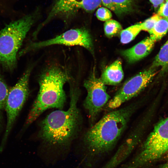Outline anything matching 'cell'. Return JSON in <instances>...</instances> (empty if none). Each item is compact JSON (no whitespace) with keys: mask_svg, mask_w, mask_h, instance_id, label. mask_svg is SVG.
<instances>
[{"mask_svg":"<svg viewBox=\"0 0 168 168\" xmlns=\"http://www.w3.org/2000/svg\"><path fill=\"white\" fill-rule=\"evenodd\" d=\"M138 103L111 111L92 125L85 134L84 142L89 153L101 156L114 147L124 132Z\"/></svg>","mask_w":168,"mask_h":168,"instance_id":"6da1fadb","label":"cell"},{"mask_svg":"<svg viewBox=\"0 0 168 168\" xmlns=\"http://www.w3.org/2000/svg\"><path fill=\"white\" fill-rule=\"evenodd\" d=\"M69 79L67 72L57 65L49 66L42 71L38 81L39 90L28 114L26 126L30 125L47 109H63L66 101L63 86Z\"/></svg>","mask_w":168,"mask_h":168,"instance_id":"7a4b0ae2","label":"cell"},{"mask_svg":"<svg viewBox=\"0 0 168 168\" xmlns=\"http://www.w3.org/2000/svg\"><path fill=\"white\" fill-rule=\"evenodd\" d=\"M70 89L71 100L68 109L52 112L41 123L40 137L46 142L54 145L67 143L77 132L80 123L77 105L79 91L77 87L72 86Z\"/></svg>","mask_w":168,"mask_h":168,"instance_id":"3957f363","label":"cell"},{"mask_svg":"<svg viewBox=\"0 0 168 168\" xmlns=\"http://www.w3.org/2000/svg\"><path fill=\"white\" fill-rule=\"evenodd\" d=\"M38 14L36 10L0 30V65L5 71L12 72L16 68L18 52Z\"/></svg>","mask_w":168,"mask_h":168,"instance_id":"277c9868","label":"cell"},{"mask_svg":"<svg viewBox=\"0 0 168 168\" xmlns=\"http://www.w3.org/2000/svg\"><path fill=\"white\" fill-rule=\"evenodd\" d=\"M168 150V117L157 123L135 156L120 168H144Z\"/></svg>","mask_w":168,"mask_h":168,"instance_id":"5b68a950","label":"cell"},{"mask_svg":"<svg viewBox=\"0 0 168 168\" xmlns=\"http://www.w3.org/2000/svg\"><path fill=\"white\" fill-rule=\"evenodd\" d=\"M33 66H29L15 85L9 89L5 109L7 123L0 152L3 150L16 119L29 96V80Z\"/></svg>","mask_w":168,"mask_h":168,"instance_id":"8992f818","label":"cell"},{"mask_svg":"<svg viewBox=\"0 0 168 168\" xmlns=\"http://www.w3.org/2000/svg\"><path fill=\"white\" fill-rule=\"evenodd\" d=\"M54 45L78 46L84 47L92 54L94 51L90 34L86 28L81 27L69 30L54 38L46 40L30 42L19 52L18 56L20 57L31 51Z\"/></svg>","mask_w":168,"mask_h":168,"instance_id":"52a82bcc","label":"cell"},{"mask_svg":"<svg viewBox=\"0 0 168 168\" xmlns=\"http://www.w3.org/2000/svg\"><path fill=\"white\" fill-rule=\"evenodd\" d=\"M154 68L142 71L126 81L107 103L112 110L119 107L123 103L135 97L152 82L156 73Z\"/></svg>","mask_w":168,"mask_h":168,"instance_id":"ba28073f","label":"cell"},{"mask_svg":"<svg viewBox=\"0 0 168 168\" xmlns=\"http://www.w3.org/2000/svg\"><path fill=\"white\" fill-rule=\"evenodd\" d=\"M83 85L87 92L84 106L88 112L90 121L92 123L108 103L110 96L107 91L106 85L94 72H92L85 80Z\"/></svg>","mask_w":168,"mask_h":168,"instance_id":"9c48e42d","label":"cell"},{"mask_svg":"<svg viewBox=\"0 0 168 168\" xmlns=\"http://www.w3.org/2000/svg\"><path fill=\"white\" fill-rule=\"evenodd\" d=\"M101 3V0H55L46 18L39 26L42 28L56 17L70 20L81 10L92 12Z\"/></svg>","mask_w":168,"mask_h":168,"instance_id":"30bf717a","label":"cell"},{"mask_svg":"<svg viewBox=\"0 0 168 168\" xmlns=\"http://www.w3.org/2000/svg\"><path fill=\"white\" fill-rule=\"evenodd\" d=\"M155 42L150 37H147L131 48L122 51L121 54L129 63L135 62L149 54Z\"/></svg>","mask_w":168,"mask_h":168,"instance_id":"8fae6325","label":"cell"},{"mask_svg":"<svg viewBox=\"0 0 168 168\" xmlns=\"http://www.w3.org/2000/svg\"><path fill=\"white\" fill-rule=\"evenodd\" d=\"M124 77L122 63L118 59L104 70L100 78L105 85H116L121 82Z\"/></svg>","mask_w":168,"mask_h":168,"instance_id":"7c38bea8","label":"cell"},{"mask_svg":"<svg viewBox=\"0 0 168 168\" xmlns=\"http://www.w3.org/2000/svg\"><path fill=\"white\" fill-rule=\"evenodd\" d=\"M159 67L161 68V72L162 74L168 69V40L155 57L151 68Z\"/></svg>","mask_w":168,"mask_h":168,"instance_id":"4fadbf2b","label":"cell"},{"mask_svg":"<svg viewBox=\"0 0 168 168\" xmlns=\"http://www.w3.org/2000/svg\"><path fill=\"white\" fill-rule=\"evenodd\" d=\"M168 31V20L161 17L155 24L152 30L149 33L150 36L155 41L161 39Z\"/></svg>","mask_w":168,"mask_h":168,"instance_id":"5bb4252c","label":"cell"},{"mask_svg":"<svg viewBox=\"0 0 168 168\" xmlns=\"http://www.w3.org/2000/svg\"><path fill=\"white\" fill-rule=\"evenodd\" d=\"M9 89L0 71V132L3 128V113Z\"/></svg>","mask_w":168,"mask_h":168,"instance_id":"9a60e30c","label":"cell"},{"mask_svg":"<svg viewBox=\"0 0 168 168\" xmlns=\"http://www.w3.org/2000/svg\"><path fill=\"white\" fill-rule=\"evenodd\" d=\"M116 9L115 14L122 16L132 12L134 9V0H112Z\"/></svg>","mask_w":168,"mask_h":168,"instance_id":"2e32d148","label":"cell"},{"mask_svg":"<svg viewBox=\"0 0 168 168\" xmlns=\"http://www.w3.org/2000/svg\"><path fill=\"white\" fill-rule=\"evenodd\" d=\"M141 30L139 24L132 26L122 30L120 33V42L123 44L129 43L135 39Z\"/></svg>","mask_w":168,"mask_h":168,"instance_id":"e0dca14e","label":"cell"},{"mask_svg":"<svg viewBox=\"0 0 168 168\" xmlns=\"http://www.w3.org/2000/svg\"><path fill=\"white\" fill-rule=\"evenodd\" d=\"M104 30L106 36L111 38L120 33L122 30V27L118 21L110 19L104 23Z\"/></svg>","mask_w":168,"mask_h":168,"instance_id":"ac0fdd59","label":"cell"},{"mask_svg":"<svg viewBox=\"0 0 168 168\" xmlns=\"http://www.w3.org/2000/svg\"><path fill=\"white\" fill-rule=\"evenodd\" d=\"M161 17L157 13L154 14L143 22L139 23L141 30L149 32L153 28L157 21Z\"/></svg>","mask_w":168,"mask_h":168,"instance_id":"d6986e66","label":"cell"},{"mask_svg":"<svg viewBox=\"0 0 168 168\" xmlns=\"http://www.w3.org/2000/svg\"><path fill=\"white\" fill-rule=\"evenodd\" d=\"M96 16L99 20L106 21L110 20L112 15L110 11L108 8L101 7L99 8L97 10Z\"/></svg>","mask_w":168,"mask_h":168,"instance_id":"ffe728a7","label":"cell"},{"mask_svg":"<svg viewBox=\"0 0 168 168\" xmlns=\"http://www.w3.org/2000/svg\"><path fill=\"white\" fill-rule=\"evenodd\" d=\"M160 16L168 18V0H165L160 6L157 13Z\"/></svg>","mask_w":168,"mask_h":168,"instance_id":"44dd1931","label":"cell"},{"mask_svg":"<svg viewBox=\"0 0 168 168\" xmlns=\"http://www.w3.org/2000/svg\"><path fill=\"white\" fill-rule=\"evenodd\" d=\"M101 1L102 4L104 6L115 13V7L112 0H101Z\"/></svg>","mask_w":168,"mask_h":168,"instance_id":"7402d4cb","label":"cell"},{"mask_svg":"<svg viewBox=\"0 0 168 168\" xmlns=\"http://www.w3.org/2000/svg\"><path fill=\"white\" fill-rule=\"evenodd\" d=\"M155 9L157 8L163 2L164 0H149Z\"/></svg>","mask_w":168,"mask_h":168,"instance_id":"603a6c76","label":"cell"},{"mask_svg":"<svg viewBox=\"0 0 168 168\" xmlns=\"http://www.w3.org/2000/svg\"><path fill=\"white\" fill-rule=\"evenodd\" d=\"M158 168H168V161L160 166Z\"/></svg>","mask_w":168,"mask_h":168,"instance_id":"cb8c5ba5","label":"cell"},{"mask_svg":"<svg viewBox=\"0 0 168 168\" xmlns=\"http://www.w3.org/2000/svg\"><path fill=\"white\" fill-rule=\"evenodd\" d=\"M164 158L166 160H168V150L164 155Z\"/></svg>","mask_w":168,"mask_h":168,"instance_id":"d4e9b609","label":"cell"},{"mask_svg":"<svg viewBox=\"0 0 168 168\" xmlns=\"http://www.w3.org/2000/svg\"><path fill=\"white\" fill-rule=\"evenodd\" d=\"M167 19H168V18H167Z\"/></svg>","mask_w":168,"mask_h":168,"instance_id":"484cf974","label":"cell"}]
</instances>
